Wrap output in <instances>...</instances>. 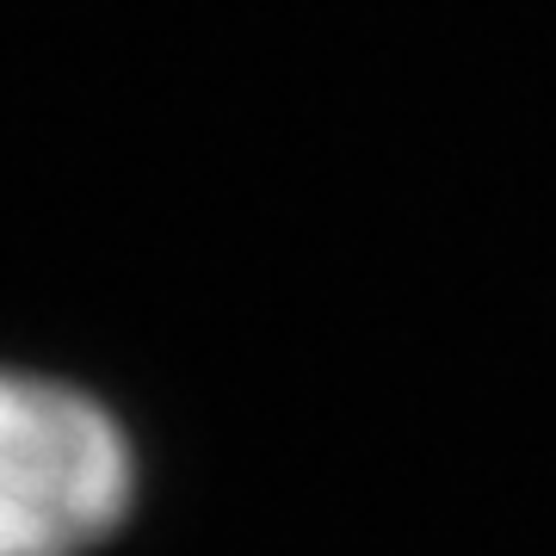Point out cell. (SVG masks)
<instances>
[{
	"label": "cell",
	"instance_id": "cell-1",
	"mask_svg": "<svg viewBox=\"0 0 556 556\" xmlns=\"http://www.w3.org/2000/svg\"><path fill=\"white\" fill-rule=\"evenodd\" d=\"M137 482V445L100 396L0 365V556H93Z\"/></svg>",
	"mask_w": 556,
	"mask_h": 556
}]
</instances>
